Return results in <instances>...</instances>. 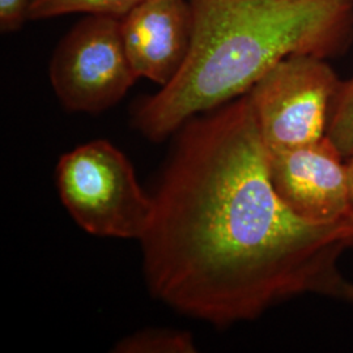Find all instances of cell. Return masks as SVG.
Returning <instances> with one entry per match:
<instances>
[{
    "label": "cell",
    "mask_w": 353,
    "mask_h": 353,
    "mask_svg": "<svg viewBox=\"0 0 353 353\" xmlns=\"http://www.w3.org/2000/svg\"><path fill=\"white\" fill-rule=\"evenodd\" d=\"M140 239L152 296L227 327L292 297H332L353 214L314 224L272 185L249 93L196 114L176 131Z\"/></svg>",
    "instance_id": "1"
},
{
    "label": "cell",
    "mask_w": 353,
    "mask_h": 353,
    "mask_svg": "<svg viewBox=\"0 0 353 353\" xmlns=\"http://www.w3.org/2000/svg\"><path fill=\"white\" fill-rule=\"evenodd\" d=\"M194 37L179 74L135 102L145 139L173 137L196 114L248 93L290 55L334 59L353 45V0H190Z\"/></svg>",
    "instance_id": "2"
},
{
    "label": "cell",
    "mask_w": 353,
    "mask_h": 353,
    "mask_svg": "<svg viewBox=\"0 0 353 353\" xmlns=\"http://www.w3.org/2000/svg\"><path fill=\"white\" fill-rule=\"evenodd\" d=\"M57 188L67 212L88 234L140 241L150 225L153 198L140 188L125 153L108 140L62 154Z\"/></svg>",
    "instance_id": "3"
},
{
    "label": "cell",
    "mask_w": 353,
    "mask_h": 353,
    "mask_svg": "<svg viewBox=\"0 0 353 353\" xmlns=\"http://www.w3.org/2000/svg\"><path fill=\"white\" fill-rule=\"evenodd\" d=\"M341 80L327 59L290 55L248 92L267 151L316 143L327 134Z\"/></svg>",
    "instance_id": "4"
},
{
    "label": "cell",
    "mask_w": 353,
    "mask_h": 353,
    "mask_svg": "<svg viewBox=\"0 0 353 353\" xmlns=\"http://www.w3.org/2000/svg\"><path fill=\"white\" fill-rule=\"evenodd\" d=\"M51 88L71 113L101 114L125 99L139 79L128 61L121 19L85 14L55 46Z\"/></svg>",
    "instance_id": "5"
},
{
    "label": "cell",
    "mask_w": 353,
    "mask_h": 353,
    "mask_svg": "<svg viewBox=\"0 0 353 353\" xmlns=\"http://www.w3.org/2000/svg\"><path fill=\"white\" fill-rule=\"evenodd\" d=\"M267 156L272 185L294 214L314 224L352 216L347 163L327 137Z\"/></svg>",
    "instance_id": "6"
},
{
    "label": "cell",
    "mask_w": 353,
    "mask_h": 353,
    "mask_svg": "<svg viewBox=\"0 0 353 353\" xmlns=\"http://www.w3.org/2000/svg\"><path fill=\"white\" fill-rule=\"evenodd\" d=\"M121 32L137 76L163 88L179 74L191 50L190 0H144L121 19Z\"/></svg>",
    "instance_id": "7"
},
{
    "label": "cell",
    "mask_w": 353,
    "mask_h": 353,
    "mask_svg": "<svg viewBox=\"0 0 353 353\" xmlns=\"http://www.w3.org/2000/svg\"><path fill=\"white\" fill-rule=\"evenodd\" d=\"M114 353H195L194 336L174 328H144L114 344Z\"/></svg>",
    "instance_id": "8"
},
{
    "label": "cell",
    "mask_w": 353,
    "mask_h": 353,
    "mask_svg": "<svg viewBox=\"0 0 353 353\" xmlns=\"http://www.w3.org/2000/svg\"><path fill=\"white\" fill-rule=\"evenodd\" d=\"M141 1L144 0H34L29 21L49 20L74 13L123 19Z\"/></svg>",
    "instance_id": "9"
},
{
    "label": "cell",
    "mask_w": 353,
    "mask_h": 353,
    "mask_svg": "<svg viewBox=\"0 0 353 353\" xmlns=\"http://www.w3.org/2000/svg\"><path fill=\"white\" fill-rule=\"evenodd\" d=\"M328 139L344 159L353 153V77L341 80L328 123Z\"/></svg>",
    "instance_id": "10"
},
{
    "label": "cell",
    "mask_w": 353,
    "mask_h": 353,
    "mask_svg": "<svg viewBox=\"0 0 353 353\" xmlns=\"http://www.w3.org/2000/svg\"><path fill=\"white\" fill-rule=\"evenodd\" d=\"M34 0H0V32L17 33L29 23V13Z\"/></svg>",
    "instance_id": "11"
},
{
    "label": "cell",
    "mask_w": 353,
    "mask_h": 353,
    "mask_svg": "<svg viewBox=\"0 0 353 353\" xmlns=\"http://www.w3.org/2000/svg\"><path fill=\"white\" fill-rule=\"evenodd\" d=\"M332 297L339 299L341 301H345L353 306V283L344 278L341 279V283L334 290Z\"/></svg>",
    "instance_id": "12"
},
{
    "label": "cell",
    "mask_w": 353,
    "mask_h": 353,
    "mask_svg": "<svg viewBox=\"0 0 353 353\" xmlns=\"http://www.w3.org/2000/svg\"><path fill=\"white\" fill-rule=\"evenodd\" d=\"M347 161V173H348V182H350V195H351V204H352L353 210V153L345 159Z\"/></svg>",
    "instance_id": "13"
}]
</instances>
